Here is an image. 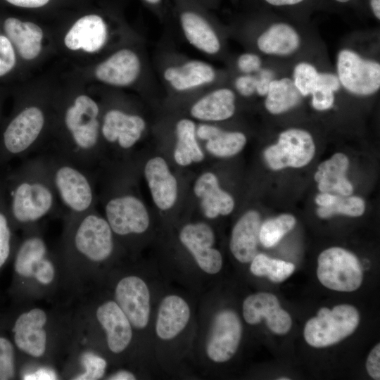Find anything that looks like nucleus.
Wrapping results in <instances>:
<instances>
[{"instance_id":"obj_16","label":"nucleus","mask_w":380,"mask_h":380,"mask_svg":"<svg viewBox=\"0 0 380 380\" xmlns=\"http://www.w3.org/2000/svg\"><path fill=\"white\" fill-rule=\"evenodd\" d=\"M179 240L205 273L216 274L221 270L222 257L213 247L215 235L208 224L203 222L186 224L179 233Z\"/></svg>"},{"instance_id":"obj_27","label":"nucleus","mask_w":380,"mask_h":380,"mask_svg":"<svg viewBox=\"0 0 380 380\" xmlns=\"http://www.w3.org/2000/svg\"><path fill=\"white\" fill-rule=\"evenodd\" d=\"M348 165L347 156L341 153H335L322 163L315 174L319 191L334 192L341 196L351 195L353 187L346 177Z\"/></svg>"},{"instance_id":"obj_9","label":"nucleus","mask_w":380,"mask_h":380,"mask_svg":"<svg viewBox=\"0 0 380 380\" xmlns=\"http://www.w3.org/2000/svg\"><path fill=\"white\" fill-rule=\"evenodd\" d=\"M106 276L110 293L129 319L134 331H141L149 322L151 296L146 282L140 276L132 274Z\"/></svg>"},{"instance_id":"obj_19","label":"nucleus","mask_w":380,"mask_h":380,"mask_svg":"<svg viewBox=\"0 0 380 380\" xmlns=\"http://www.w3.org/2000/svg\"><path fill=\"white\" fill-rule=\"evenodd\" d=\"M141 71L139 56L128 49H120L97 65L96 77L113 86L125 87L134 82Z\"/></svg>"},{"instance_id":"obj_33","label":"nucleus","mask_w":380,"mask_h":380,"mask_svg":"<svg viewBox=\"0 0 380 380\" xmlns=\"http://www.w3.org/2000/svg\"><path fill=\"white\" fill-rule=\"evenodd\" d=\"M265 96L266 109L276 115L296 106L303 96L293 80L288 77L273 80Z\"/></svg>"},{"instance_id":"obj_43","label":"nucleus","mask_w":380,"mask_h":380,"mask_svg":"<svg viewBox=\"0 0 380 380\" xmlns=\"http://www.w3.org/2000/svg\"><path fill=\"white\" fill-rule=\"evenodd\" d=\"M234 85L241 95L250 96L255 92L256 77L251 74H243L236 79Z\"/></svg>"},{"instance_id":"obj_32","label":"nucleus","mask_w":380,"mask_h":380,"mask_svg":"<svg viewBox=\"0 0 380 380\" xmlns=\"http://www.w3.org/2000/svg\"><path fill=\"white\" fill-rule=\"evenodd\" d=\"M176 134L177 141L174 158L177 164L186 166L203 160L204 154L196 139V125L192 120L186 118L179 120Z\"/></svg>"},{"instance_id":"obj_5","label":"nucleus","mask_w":380,"mask_h":380,"mask_svg":"<svg viewBox=\"0 0 380 380\" xmlns=\"http://www.w3.org/2000/svg\"><path fill=\"white\" fill-rule=\"evenodd\" d=\"M9 214L16 230L61 218V209L41 153L4 173Z\"/></svg>"},{"instance_id":"obj_6","label":"nucleus","mask_w":380,"mask_h":380,"mask_svg":"<svg viewBox=\"0 0 380 380\" xmlns=\"http://www.w3.org/2000/svg\"><path fill=\"white\" fill-rule=\"evenodd\" d=\"M100 108L90 96L81 94L63 108V131L51 150L95 174L101 157Z\"/></svg>"},{"instance_id":"obj_24","label":"nucleus","mask_w":380,"mask_h":380,"mask_svg":"<svg viewBox=\"0 0 380 380\" xmlns=\"http://www.w3.org/2000/svg\"><path fill=\"white\" fill-rule=\"evenodd\" d=\"M163 77L175 90L185 91L213 82L216 72L210 64L202 61L191 60L179 65L167 68Z\"/></svg>"},{"instance_id":"obj_22","label":"nucleus","mask_w":380,"mask_h":380,"mask_svg":"<svg viewBox=\"0 0 380 380\" xmlns=\"http://www.w3.org/2000/svg\"><path fill=\"white\" fill-rule=\"evenodd\" d=\"M191 310L187 302L181 296L170 294L161 300L156 320V334L163 341L177 337L189 322Z\"/></svg>"},{"instance_id":"obj_21","label":"nucleus","mask_w":380,"mask_h":380,"mask_svg":"<svg viewBox=\"0 0 380 380\" xmlns=\"http://www.w3.org/2000/svg\"><path fill=\"white\" fill-rule=\"evenodd\" d=\"M144 175L157 207L163 210L171 208L177 197V182L166 161L159 156L148 160Z\"/></svg>"},{"instance_id":"obj_49","label":"nucleus","mask_w":380,"mask_h":380,"mask_svg":"<svg viewBox=\"0 0 380 380\" xmlns=\"http://www.w3.org/2000/svg\"><path fill=\"white\" fill-rule=\"evenodd\" d=\"M331 1L337 5H348L353 2L355 0H331Z\"/></svg>"},{"instance_id":"obj_37","label":"nucleus","mask_w":380,"mask_h":380,"mask_svg":"<svg viewBox=\"0 0 380 380\" xmlns=\"http://www.w3.org/2000/svg\"><path fill=\"white\" fill-rule=\"evenodd\" d=\"M340 87L338 76L329 72H319L317 85L311 93L314 108L317 110L331 108L334 102V91L338 90Z\"/></svg>"},{"instance_id":"obj_42","label":"nucleus","mask_w":380,"mask_h":380,"mask_svg":"<svg viewBox=\"0 0 380 380\" xmlns=\"http://www.w3.org/2000/svg\"><path fill=\"white\" fill-rule=\"evenodd\" d=\"M237 66L243 74H251L261 68V59L255 53H245L238 58Z\"/></svg>"},{"instance_id":"obj_39","label":"nucleus","mask_w":380,"mask_h":380,"mask_svg":"<svg viewBox=\"0 0 380 380\" xmlns=\"http://www.w3.org/2000/svg\"><path fill=\"white\" fill-rule=\"evenodd\" d=\"M18 356L13 341L0 336V380L15 379L19 376Z\"/></svg>"},{"instance_id":"obj_50","label":"nucleus","mask_w":380,"mask_h":380,"mask_svg":"<svg viewBox=\"0 0 380 380\" xmlns=\"http://www.w3.org/2000/svg\"><path fill=\"white\" fill-rule=\"evenodd\" d=\"M145 1L151 5L158 4L161 1V0H145Z\"/></svg>"},{"instance_id":"obj_18","label":"nucleus","mask_w":380,"mask_h":380,"mask_svg":"<svg viewBox=\"0 0 380 380\" xmlns=\"http://www.w3.org/2000/svg\"><path fill=\"white\" fill-rule=\"evenodd\" d=\"M108 360L78 341L61 370V379L97 380L106 377Z\"/></svg>"},{"instance_id":"obj_30","label":"nucleus","mask_w":380,"mask_h":380,"mask_svg":"<svg viewBox=\"0 0 380 380\" xmlns=\"http://www.w3.org/2000/svg\"><path fill=\"white\" fill-rule=\"evenodd\" d=\"M299 45L298 34L284 22L272 23L257 39L259 50L270 55L288 56L295 52Z\"/></svg>"},{"instance_id":"obj_11","label":"nucleus","mask_w":380,"mask_h":380,"mask_svg":"<svg viewBox=\"0 0 380 380\" xmlns=\"http://www.w3.org/2000/svg\"><path fill=\"white\" fill-rule=\"evenodd\" d=\"M103 208L105 219L115 237L140 235L149 227V215L144 204L132 194L110 195L105 199Z\"/></svg>"},{"instance_id":"obj_48","label":"nucleus","mask_w":380,"mask_h":380,"mask_svg":"<svg viewBox=\"0 0 380 380\" xmlns=\"http://www.w3.org/2000/svg\"><path fill=\"white\" fill-rule=\"evenodd\" d=\"M106 377L105 379L110 380H134L137 379L133 372L126 369L118 370Z\"/></svg>"},{"instance_id":"obj_25","label":"nucleus","mask_w":380,"mask_h":380,"mask_svg":"<svg viewBox=\"0 0 380 380\" xmlns=\"http://www.w3.org/2000/svg\"><path fill=\"white\" fill-rule=\"evenodd\" d=\"M194 191L201 198L202 209L208 218L229 215L234 209L233 198L220 189L217 177L212 172L201 175L195 182Z\"/></svg>"},{"instance_id":"obj_51","label":"nucleus","mask_w":380,"mask_h":380,"mask_svg":"<svg viewBox=\"0 0 380 380\" xmlns=\"http://www.w3.org/2000/svg\"><path fill=\"white\" fill-rule=\"evenodd\" d=\"M278 379H279V380H284V379L289 380V379H288V378H279Z\"/></svg>"},{"instance_id":"obj_29","label":"nucleus","mask_w":380,"mask_h":380,"mask_svg":"<svg viewBox=\"0 0 380 380\" xmlns=\"http://www.w3.org/2000/svg\"><path fill=\"white\" fill-rule=\"evenodd\" d=\"M7 37L24 59L36 58L42 49L43 31L35 23L8 18L4 23Z\"/></svg>"},{"instance_id":"obj_40","label":"nucleus","mask_w":380,"mask_h":380,"mask_svg":"<svg viewBox=\"0 0 380 380\" xmlns=\"http://www.w3.org/2000/svg\"><path fill=\"white\" fill-rule=\"evenodd\" d=\"M319 72L315 66L306 62L298 63L293 70V82L303 96H306L315 89Z\"/></svg>"},{"instance_id":"obj_15","label":"nucleus","mask_w":380,"mask_h":380,"mask_svg":"<svg viewBox=\"0 0 380 380\" xmlns=\"http://www.w3.org/2000/svg\"><path fill=\"white\" fill-rule=\"evenodd\" d=\"M145 120L139 115L118 108L108 109L100 125V141L122 151L132 148L141 137Z\"/></svg>"},{"instance_id":"obj_28","label":"nucleus","mask_w":380,"mask_h":380,"mask_svg":"<svg viewBox=\"0 0 380 380\" xmlns=\"http://www.w3.org/2000/svg\"><path fill=\"white\" fill-rule=\"evenodd\" d=\"M179 20L186 39L193 46L211 55L220 51L219 38L202 15L192 11H185L181 13Z\"/></svg>"},{"instance_id":"obj_34","label":"nucleus","mask_w":380,"mask_h":380,"mask_svg":"<svg viewBox=\"0 0 380 380\" xmlns=\"http://www.w3.org/2000/svg\"><path fill=\"white\" fill-rule=\"evenodd\" d=\"M7 204L4 172L0 169V270L13 255L18 241Z\"/></svg>"},{"instance_id":"obj_45","label":"nucleus","mask_w":380,"mask_h":380,"mask_svg":"<svg viewBox=\"0 0 380 380\" xmlns=\"http://www.w3.org/2000/svg\"><path fill=\"white\" fill-rule=\"evenodd\" d=\"M257 72L255 92L260 96H265L271 82L274 80V74L271 70L261 68Z\"/></svg>"},{"instance_id":"obj_38","label":"nucleus","mask_w":380,"mask_h":380,"mask_svg":"<svg viewBox=\"0 0 380 380\" xmlns=\"http://www.w3.org/2000/svg\"><path fill=\"white\" fill-rule=\"evenodd\" d=\"M365 209V202L358 196L333 194L331 204L327 207L319 206L317 213L322 218H328L336 214L358 217L364 213Z\"/></svg>"},{"instance_id":"obj_47","label":"nucleus","mask_w":380,"mask_h":380,"mask_svg":"<svg viewBox=\"0 0 380 380\" xmlns=\"http://www.w3.org/2000/svg\"><path fill=\"white\" fill-rule=\"evenodd\" d=\"M8 3L23 8H39L46 5L49 0H6Z\"/></svg>"},{"instance_id":"obj_35","label":"nucleus","mask_w":380,"mask_h":380,"mask_svg":"<svg viewBox=\"0 0 380 380\" xmlns=\"http://www.w3.org/2000/svg\"><path fill=\"white\" fill-rule=\"evenodd\" d=\"M251 262L252 274L258 277L266 276L273 282L284 281L295 270L293 263L273 259L262 253H257Z\"/></svg>"},{"instance_id":"obj_31","label":"nucleus","mask_w":380,"mask_h":380,"mask_svg":"<svg viewBox=\"0 0 380 380\" xmlns=\"http://www.w3.org/2000/svg\"><path fill=\"white\" fill-rule=\"evenodd\" d=\"M198 137L206 140V148L217 157H229L242 150L246 143V136L239 132H227L208 124H202L196 130Z\"/></svg>"},{"instance_id":"obj_4","label":"nucleus","mask_w":380,"mask_h":380,"mask_svg":"<svg viewBox=\"0 0 380 380\" xmlns=\"http://www.w3.org/2000/svg\"><path fill=\"white\" fill-rule=\"evenodd\" d=\"M74 308L80 342L107 360L108 357H122L129 351L134 331L111 294H106L102 285L79 294L74 300Z\"/></svg>"},{"instance_id":"obj_10","label":"nucleus","mask_w":380,"mask_h":380,"mask_svg":"<svg viewBox=\"0 0 380 380\" xmlns=\"http://www.w3.org/2000/svg\"><path fill=\"white\" fill-rule=\"evenodd\" d=\"M317 275L325 287L338 291L357 289L362 281V270L357 258L339 247L322 251L318 257Z\"/></svg>"},{"instance_id":"obj_26","label":"nucleus","mask_w":380,"mask_h":380,"mask_svg":"<svg viewBox=\"0 0 380 380\" xmlns=\"http://www.w3.org/2000/svg\"><path fill=\"white\" fill-rule=\"evenodd\" d=\"M235 100V94L230 89H217L198 99L191 106L190 113L200 120H224L234 115Z\"/></svg>"},{"instance_id":"obj_44","label":"nucleus","mask_w":380,"mask_h":380,"mask_svg":"<svg viewBox=\"0 0 380 380\" xmlns=\"http://www.w3.org/2000/svg\"><path fill=\"white\" fill-rule=\"evenodd\" d=\"M366 368L369 375L374 379H380V345L376 344L370 351L367 362Z\"/></svg>"},{"instance_id":"obj_36","label":"nucleus","mask_w":380,"mask_h":380,"mask_svg":"<svg viewBox=\"0 0 380 380\" xmlns=\"http://www.w3.org/2000/svg\"><path fill=\"white\" fill-rule=\"evenodd\" d=\"M295 224V217L289 214L268 219L260 224L259 241L266 248L273 247L293 229Z\"/></svg>"},{"instance_id":"obj_7","label":"nucleus","mask_w":380,"mask_h":380,"mask_svg":"<svg viewBox=\"0 0 380 380\" xmlns=\"http://www.w3.org/2000/svg\"><path fill=\"white\" fill-rule=\"evenodd\" d=\"M61 209V219L95 208L96 196L93 172L51 149L40 152Z\"/></svg>"},{"instance_id":"obj_12","label":"nucleus","mask_w":380,"mask_h":380,"mask_svg":"<svg viewBox=\"0 0 380 380\" xmlns=\"http://www.w3.org/2000/svg\"><path fill=\"white\" fill-rule=\"evenodd\" d=\"M336 68L341 84L352 94L368 96L380 88V65L376 61L343 49L338 54Z\"/></svg>"},{"instance_id":"obj_41","label":"nucleus","mask_w":380,"mask_h":380,"mask_svg":"<svg viewBox=\"0 0 380 380\" xmlns=\"http://www.w3.org/2000/svg\"><path fill=\"white\" fill-rule=\"evenodd\" d=\"M15 54L8 38L0 35V77L9 72L15 65Z\"/></svg>"},{"instance_id":"obj_8","label":"nucleus","mask_w":380,"mask_h":380,"mask_svg":"<svg viewBox=\"0 0 380 380\" xmlns=\"http://www.w3.org/2000/svg\"><path fill=\"white\" fill-rule=\"evenodd\" d=\"M359 322V312L353 305L341 304L332 309L322 308L317 315L305 324L303 336L311 346H329L350 336Z\"/></svg>"},{"instance_id":"obj_13","label":"nucleus","mask_w":380,"mask_h":380,"mask_svg":"<svg viewBox=\"0 0 380 380\" xmlns=\"http://www.w3.org/2000/svg\"><path fill=\"white\" fill-rule=\"evenodd\" d=\"M315 151L310 134L303 129L291 128L282 132L277 143L265 149L264 157L270 168L278 170L306 165L312 159Z\"/></svg>"},{"instance_id":"obj_3","label":"nucleus","mask_w":380,"mask_h":380,"mask_svg":"<svg viewBox=\"0 0 380 380\" xmlns=\"http://www.w3.org/2000/svg\"><path fill=\"white\" fill-rule=\"evenodd\" d=\"M22 232L13 255L18 301L72 303L75 293L56 247L51 248L45 238L44 223Z\"/></svg>"},{"instance_id":"obj_20","label":"nucleus","mask_w":380,"mask_h":380,"mask_svg":"<svg viewBox=\"0 0 380 380\" xmlns=\"http://www.w3.org/2000/svg\"><path fill=\"white\" fill-rule=\"evenodd\" d=\"M108 30L103 19L95 14L87 15L72 26L64 38L70 50L83 49L89 53L100 50L106 44Z\"/></svg>"},{"instance_id":"obj_2","label":"nucleus","mask_w":380,"mask_h":380,"mask_svg":"<svg viewBox=\"0 0 380 380\" xmlns=\"http://www.w3.org/2000/svg\"><path fill=\"white\" fill-rule=\"evenodd\" d=\"M57 251L75 297L102 285L116 253L115 236L105 217L94 209L62 218Z\"/></svg>"},{"instance_id":"obj_17","label":"nucleus","mask_w":380,"mask_h":380,"mask_svg":"<svg viewBox=\"0 0 380 380\" xmlns=\"http://www.w3.org/2000/svg\"><path fill=\"white\" fill-rule=\"evenodd\" d=\"M242 311L248 324H257L265 318L268 328L277 334H286L292 325L289 314L280 307L277 298L270 293L248 296L243 300Z\"/></svg>"},{"instance_id":"obj_46","label":"nucleus","mask_w":380,"mask_h":380,"mask_svg":"<svg viewBox=\"0 0 380 380\" xmlns=\"http://www.w3.org/2000/svg\"><path fill=\"white\" fill-rule=\"evenodd\" d=\"M266 5L278 8H293L308 4L310 0H260Z\"/></svg>"},{"instance_id":"obj_23","label":"nucleus","mask_w":380,"mask_h":380,"mask_svg":"<svg viewBox=\"0 0 380 380\" xmlns=\"http://www.w3.org/2000/svg\"><path fill=\"white\" fill-rule=\"evenodd\" d=\"M261 222L259 213L249 210L235 224L229 247L234 257L240 262H250L257 254Z\"/></svg>"},{"instance_id":"obj_14","label":"nucleus","mask_w":380,"mask_h":380,"mask_svg":"<svg viewBox=\"0 0 380 380\" xmlns=\"http://www.w3.org/2000/svg\"><path fill=\"white\" fill-rule=\"evenodd\" d=\"M242 335V324L239 315L232 310L219 311L213 318L205 343L208 357L222 363L236 353Z\"/></svg>"},{"instance_id":"obj_1","label":"nucleus","mask_w":380,"mask_h":380,"mask_svg":"<svg viewBox=\"0 0 380 380\" xmlns=\"http://www.w3.org/2000/svg\"><path fill=\"white\" fill-rule=\"evenodd\" d=\"M20 303L22 307L13 319L11 331L23 363L50 366L61 373L78 340L74 301L58 305Z\"/></svg>"}]
</instances>
